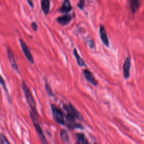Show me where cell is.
<instances>
[{
	"instance_id": "6da1fadb",
	"label": "cell",
	"mask_w": 144,
	"mask_h": 144,
	"mask_svg": "<svg viewBox=\"0 0 144 144\" xmlns=\"http://www.w3.org/2000/svg\"><path fill=\"white\" fill-rule=\"evenodd\" d=\"M22 88L25 94V96L26 101H27L28 105H29L30 108H31L32 111L37 116H38V113H37L36 105H35L34 100V98L32 95L29 87L27 86V85H26V83H25L24 81H22Z\"/></svg>"
},
{
	"instance_id": "7a4b0ae2",
	"label": "cell",
	"mask_w": 144,
	"mask_h": 144,
	"mask_svg": "<svg viewBox=\"0 0 144 144\" xmlns=\"http://www.w3.org/2000/svg\"><path fill=\"white\" fill-rule=\"evenodd\" d=\"M30 115H31V119L33 121L34 126L35 129H36L37 132L38 133V136L40 137L41 141V142L43 144H47L48 143L47 140L46 139L45 136H44V135L43 134V131L42 130V128H41V126L40 125V123H39L38 120L36 118L37 115H35L32 111L30 112Z\"/></svg>"
},
{
	"instance_id": "3957f363",
	"label": "cell",
	"mask_w": 144,
	"mask_h": 144,
	"mask_svg": "<svg viewBox=\"0 0 144 144\" xmlns=\"http://www.w3.org/2000/svg\"><path fill=\"white\" fill-rule=\"evenodd\" d=\"M53 118L58 123L61 125L65 124V122L64 118V115L62 111L59 108H58L55 104L51 105Z\"/></svg>"
},
{
	"instance_id": "277c9868",
	"label": "cell",
	"mask_w": 144,
	"mask_h": 144,
	"mask_svg": "<svg viewBox=\"0 0 144 144\" xmlns=\"http://www.w3.org/2000/svg\"><path fill=\"white\" fill-rule=\"evenodd\" d=\"M65 124L69 129H74L76 128L83 129V127L81 124L76 122V118L70 114L67 113L66 115Z\"/></svg>"
},
{
	"instance_id": "5b68a950",
	"label": "cell",
	"mask_w": 144,
	"mask_h": 144,
	"mask_svg": "<svg viewBox=\"0 0 144 144\" xmlns=\"http://www.w3.org/2000/svg\"><path fill=\"white\" fill-rule=\"evenodd\" d=\"M63 108L64 109L66 110L67 113L70 114L75 117L76 118H77V119L82 120H83V116L78 111V110L71 104H64Z\"/></svg>"
},
{
	"instance_id": "8992f818",
	"label": "cell",
	"mask_w": 144,
	"mask_h": 144,
	"mask_svg": "<svg viewBox=\"0 0 144 144\" xmlns=\"http://www.w3.org/2000/svg\"><path fill=\"white\" fill-rule=\"evenodd\" d=\"M19 42H20L21 47L22 49L23 52H24L25 56L27 59L28 61H29L31 64L34 63V59L33 58L32 55L31 51L29 50V49L28 48V46L26 45V44L25 43L24 41L22 39H19Z\"/></svg>"
},
{
	"instance_id": "52a82bcc",
	"label": "cell",
	"mask_w": 144,
	"mask_h": 144,
	"mask_svg": "<svg viewBox=\"0 0 144 144\" xmlns=\"http://www.w3.org/2000/svg\"><path fill=\"white\" fill-rule=\"evenodd\" d=\"M7 53H8V60H9L10 64H11V67L12 68L14 69V70L17 71V73H19V68L17 66V62H16L15 56H14V55L13 54V52H12V50L10 49V48H8V50H7Z\"/></svg>"
},
{
	"instance_id": "ba28073f",
	"label": "cell",
	"mask_w": 144,
	"mask_h": 144,
	"mask_svg": "<svg viewBox=\"0 0 144 144\" xmlns=\"http://www.w3.org/2000/svg\"><path fill=\"white\" fill-rule=\"evenodd\" d=\"M83 73H84L85 78H86L87 81H88L89 82H90L92 85H93L94 86H96L98 85V82H97V80L95 79V78L94 77L93 74L90 70L87 69H85L83 70Z\"/></svg>"
},
{
	"instance_id": "9c48e42d",
	"label": "cell",
	"mask_w": 144,
	"mask_h": 144,
	"mask_svg": "<svg viewBox=\"0 0 144 144\" xmlns=\"http://www.w3.org/2000/svg\"><path fill=\"white\" fill-rule=\"evenodd\" d=\"M100 37L102 41V43L105 45L106 47H109V41L108 39V37L107 36V34H106L105 29V27L102 25L100 26Z\"/></svg>"
},
{
	"instance_id": "30bf717a",
	"label": "cell",
	"mask_w": 144,
	"mask_h": 144,
	"mask_svg": "<svg viewBox=\"0 0 144 144\" xmlns=\"http://www.w3.org/2000/svg\"><path fill=\"white\" fill-rule=\"evenodd\" d=\"M72 19V17L70 15L67 14V15H63L61 17H58L56 20L61 25H66L71 22Z\"/></svg>"
},
{
	"instance_id": "8fae6325",
	"label": "cell",
	"mask_w": 144,
	"mask_h": 144,
	"mask_svg": "<svg viewBox=\"0 0 144 144\" xmlns=\"http://www.w3.org/2000/svg\"><path fill=\"white\" fill-rule=\"evenodd\" d=\"M131 68V61L129 58H127L123 65V74L124 78L127 79L129 77V72Z\"/></svg>"
},
{
	"instance_id": "7c38bea8",
	"label": "cell",
	"mask_w": 144,
	"mask_h": 144,
	"mask_svg": "<svg viewBox=\"0 0 144 144\" xmlns=\"http://www.w3.org/2000/svg\"><path fill=\"white\" fill-rule=\"evenodd\" d=\"M72 9L70 2L69 0H64L63 2V5L60 8V11L62 13H68Z\"/></svg>"
},
{
	"instance_id": "4fadbf2b",
	"label": "cell",
	"mask_w": 144,
	"mask_h": 144,
	"mask_svg": "<svg viewBox=\"0 0 144 144\" xmlns=\"http://www.w3.org/2000/svg\"><path fill=\"white\" fill-rule=\"evenodd\" d=\"M141 0H129V5L132 12L135 13L139 9Z\"/></svg>"
},
{
	"instance_id": "5bb4252c",
	"label": "cell",
	"mask_w": 144,
	"mask_h": 144,
	"mask_svg": "<svg viewBox=\"0 0 144 144\" xmlns=\"http://www.w3.org/2000/svg\"><path fill=\"white\" fill-rule=\"evenodd\" d=\"M76 137L77 138V141L76 144H89L88 140L87 139L86 136L83 133H77L76 134Z\"/></svg>"
},
{
	"instance_id": "9a60e30c",
	"label": "cell",
	"mask_w": 144,
	"mask_h": 144,
	"mask_svg": "<svg viewBox=\"0 0 144 144\" xmlns=\"http://www.w3.org/2000/svg\"><path fill=\"white\" fill-rule=\"evenodd\" d=\"M41 8L45 14H48L50 9V0H42L41 2Z\"/></svg>"
},
{
	"instance_id": "2e32d148",
	"label": "cell",
	"mask_w": 144,
	"mask_h": 144,
	"mask_svg": "<svg viewBox=\"0 0 144 144\" xmlns=\"http://www.w3.org/2000/svg\"><path fill=\"white\" fill-rule=\"evenodd\" d=\"M73 54H74V56L76 57V60H77L78 65H79V66H80V67H86V65L85 63V61L83 60V59L79 56V55L78 54V51L76 49H74Z\"/></svg>"
},
{
	"instance_id": "e0dca14e",
	"label": "cell",
	"mask_w": 144,
	"mask_h": 144,
	"mask_svg": "<svg viewBox=\"0 0 144 144\" xmlns=\"http://www.w3.org/2000/svg\"><path fill=\"white\" fill-rule=\"evenodd\" d=\"M60 138L65 143L69 142V135L68 131L65 129H62L60 132Z\"/></svg>"
},
{
	"instance_id": "ac0fdd59",
	"label": "cell",
	"mask_w": 144,
	"mask_h": 144,
	"mask_svg": "<svg viewBox=\"0 0 144 144\" xmlns=\"http://www.w3.org/2000/svg\"><path fill=\"white\" fill-rule=\"evenodd\" d=\"M1 85H2V86L3 87V89H4V90L5 91V92H6V96H7V97H8V101H9L10 102H11V99H10V96H9V94H8V89H7L6 86V85H5V82L4 80H3V78L2 77H1Z\"/></svg>"
},
{
	"instance_id": "d6986e66",
	"label": "cell",
	"mask_w": 144,
	"mask_h": 144,
	"mask_svg": "<svg viewBox=\"0 0 144 144\" xmlns=\"http://www.w3.org/2000/svg\"><path fill=\"white\" fill-rule=\"evenodd\" d=\"M45 89L46 90V92H47V93H48V95L50 96L51 97L54 96V93L52 91V89L51 88L50 86H49V85L48 84L47 82L45 83Z\"/></svg>"
},
{
	"instance_id": "ffe728a7",
	"label": "cell",
	"mask_w": 144,
	"mask_h": 144,
	"mask_svg": "<svg viewBox=\"0 0 144 144\" xmlns=\"http://www.w3.org/2000/svg\"><path fill=\"white\" fill-rule=\"evenodd\" d=\"M9 144L10 143L7 140L6 137H5L3 134H1L0 135V144Z\"/></svg>"
},
{
	"instance_id": "44dd1931",
	"label": "cell",
	"mask_w": 144,
	"mask_h": 144,
	"mask_svg": "<svg viewBox=\"0 0 144 144\" xmlns=\"http://www.w3.org/2000/svg\"><path fill=\"white\" fill-rule=\"evenodd\" d=\"M79 3H78V6L81 9H83L85 7V0H79Z\"/></svg>"
},
{
	"instance_id": "7402d4cb",
	"label": "cell",
	"mask_w": 144,
	"mask_h": 144,
	"mask_svg": "<svg viewBox=\"0 0 144 144\" xmlns=\"http://www.w3.org/2000/svg\"><path fill=\"white\" fill-rule=\"evenodd\" d=\"M31 26H32V28L33 31H37V29H38V25H37V24H36V23L35 22L32 23Z\"/></svg>"
},
{
	"instance_id": "603a6c76",
	"label": "cell",
	"mask_w": 144,
	"mask_h": 144,
	"mask_svg": "<svg viewBox=\"0 0 144 144\" xmlns=\"http://www.w3.org/2000/svg\"><path fill=\"white\" fill-rule=\"evenodd\" d=\"M29 4L30 5V6L31 7H33V2L31 1V0H27Z\"/></svg>"
}]
</instances>
